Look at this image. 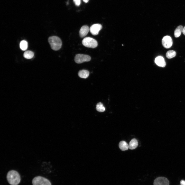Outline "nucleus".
Here are the masks:
<instances>
[{
	"mask_svg": "<svg viewBox=\"0 0 185 185\" xmlns=\"http://www.w3.org/2000/svg\"><path fill=\"white\" fill-rule=\"evenodd\" d=\"M6 179L8 183L11 185H17L21 181V177L19 173L14 170L9 171L6 175Z\"/></svg>",
	"mask_w": 185,
	"mask_h": 185,
	"instance_id": "obj_1",
	"label": "nucleus"
},
{
	"mask_svg": "<svg viewBox=\"0 0 185 185\" xmlns=\"http://www.w3.org/2000/svg\"><path fill=\"white\" fill-rule=\"evenodd\" d=\"M48 41L51 49L57 51L61 48L62 42L60 39L56 36H50L48 39Z\"/></svg>",
	"mask_w": 185,
	"mask_h": 185,
	"instance_id": "obj_2",
	"label": "nucleus"
},
{
	"mask_svg": "<svg viewBox=\"0 0 185 185\" xmlns=\"http://www.w3.org/2000/svg\"><path fill=\"white\" fill-rule=\"evenodd\" d=\"M33 185H51L50 181L43 177L38 176L34 177L32 180Z\"/></svg>",
	"mask_w": 185,
	"mask_h": 185,
	"instance_id": "obj_3",
	"label": "nucleus"
},
{
	"mask_svg": "<svg viewBox=\"0 0 185 185\" xmlns=\"http://www.w3.org/2000/svg\"><path fill=\"white\" fill-rule=\"evenodd\" d=\"M82 44L85 47L89 48H94L98 45V43L95 39L90 37L84 38L82 41Z\"/></svg>",
	"mask_w": 185,
	"mask_h": 185,
	"instance_id": "obj_4",
	"label": "nucleus"
},
{
	"mask_svg": "<svg viewBox=\"0 0 185 185\" xmlns=\"http://www.w3.org/2000/svg\"><path fill=\"white\" fill-rule=\"evenodd\" d=\"M91 57L89 55L82 54H77L75 55L74 60L77 63H81L85 62L90 61Z\"/></svg>",
	"mask_w": 185,
	"mask_h": 185,
	"instance_id": "obj_5",
	"label": "nucleus"
},
{
	"mask_svg": "<svg viewBox=\"0 0 185 185\" xmlns=\"http://www.w3.org/2000/svg\"><path fill=\"white\" fill-rule=\"evenodd\" d=\"M162 43L163 46L164 48L169 49L172 46L173 41L171 37L167 35L163 38L162 40Z\"/></svg>",
	"mask_w": 185,
	"mask_h": 185,
	"instance_id": "obj_6",
	"label": "nucleus"
},
{
	"mask_svg": "<svg viewBox=\"0 0 185 185\" xmlns=\"http://www.w3.org/2000/svg\"><path fill=\"white\" fill-rule=\"evenodd\" d=\"M154 185H169V182L168 180L164 177H159L156 178L154 180Z\"/></svg>",
	"mask_w": 185,
	"mask_h": 185,
	"instance_id": "obj_7",
	"label": "nucleus"
},
{
	"mask_svg": "<svg viewBox=\"0 0 185 185\" xmlns=\"http://www.w3.org/2000/svg\"><path fill=\"white\" fill-rule=\"evenodd\" d=\"M102 28V26L99 24H96L92 25L89 28L90 33L93 35H97L99 31Z\"/></svg>",
	"mask_w": 185,
	"mask_h": 185,
	"instance_id": "obj_8",
	"label": "nucleus"
},
{
	"mask_svg": "<svg viewBox=\"0 0 185 185\" xmlns=\"http://www.w3.org/2000/svg\"><path fill=\"white\" fill-rule=\"evenodd\" d=\"M155 62L158 66L162 67H164L166 65L164 58L161 56H159L156 57Z\"/></svg>",
	"mask_w": 185,
	"mask_h": 185,
	"instance_id": "obj_9",
	"label": "nucleus"
},
{
	"mask_svg": "<svg viewBox=\"0 0 185 185\" xmlns=\"http://www.w3.org/2000/svg\"><path fill=\"white\" fill-rule=\"evenodd\" d=\"M89 29V27L86 25L83 26L80 29L79 32L80 36L81 38L85 36L88 33Z\"/></svg>",
	"mask_w": 185,
	"mask_h": 185,
	"instance_id": "obj_10",
	"label": "nucleus"
},
{
	"mask_svg": "<svg viewBox=\"0 0 185 185\" xmlns=\"http://www.w3.org/2000/svg\"><path fill=\"white\" fill-rule=\"evenodd\" d=\"M138 145L137 140L135 138H133L130 142L128 144L129 148L131 150L134 149L137 147Z\"/></svg>",
	"mask_w": 185,
	"mask_h": 185,
	"instance_id": "obj_11",
	"label": "nucleus"
},
{
	"mask_svg": "<svg viewBox=\"0 0 185 185\" xmlns=\"http://www.w3.org/2000/svg\"><path fill=\"white\" fill-rule=\"evenodd\" d=\"M89 73L88 71L86 70H82L78 72V75L81 78H86L88 77Z\"/></svg>",
	"mask_w": 185,
	"mask_h": 185,
	"instance_id": "obj_12",
	"label": "nucleus"
},
{
	"mask_svg": "<svg viewBox=\"0 0 185 185\" xmlns=\"http://www.w3.org/2000/svg\"><path fill=\"white\" fill-rule=\"evenodd\" d=\"M119 146L121 150L123 151L126 150L129 148L128 145L124 141H121L119 143Z\"/></svg>",
	"mask_w": 185,
	"mask_h": 185,
	"instance_id": "obj_13",
	"label": "nucleus"
},
{
	"mask_svg": "<svg viewBox=\"0 0 185 185\" xmlns=\"http://www.w3.org/2000/svg\"><path fill=\"white\" fill-rule=\"evenodd\" d=\"M183 28L182 25L178 26L175 29L174 31V36L175 38L179 37L181 34Z\"/></svg>",
	"mask_w": 185,
	"mask_h": 185,
	"instance_id": "obj_14",
	"label": "nucleus"
},
{
	"mask_svg": "<svg viewBox=\"0 0 185 185\" xmlns=\"http://www.w3.org/2000/svg\"><path fill=\"white\" fill-rule=\"evenodd\" d=\"M23 55L25 58L27 59H31L33 57L34 53L31 51H27L24 53Z\"/></svg>",
	"mask_w": 185,
	"mask_h": 185,
	"instance_id": "obj_15",
	"label": "nucleus"
},
{
	"mask_svg": "<svg viewBox=\"0 0 185 185\" xmlns=\"http://www.w3.org/2000/svg\"><path fill=\"white\" fill-rule=\"evenodd\" d=\"M20 49L23 51L25 50L28 47V43L27 41L23 40L20 42Z\"/></svg>",
	"mask_w": 185,
	"mask_h": 185,
	"instance_id": "obj_16",
	"label": "nucleus"
},
{
	"mask_svg": "<svg viewBox=\"0 0 185 185\" xmlns=\"http://www.w3.org/2000/svg\"><path fill=\"white\" fill-rule=\"evenodd\" d=\"M176 52L173 50L168 51L166 54V57L169 59H170L175 57L176 55Z\"/></svg>",
	"mask_w": 185,
	"mask_h": 185,
	"instance_id": "obj_17",
	"label": "nucleus"
},
{
	"mask_svg": "<svg viewBox=\"0 0 185 185\" xmlns=\"http://www.w3.org/2000/svg\"><path fill=\"white\" fill-rule=\"evenodd\" d=\"M96 110L100 112H103L105 110V107L103 104L101 102L98 103L96 105Z\"/></svg>",
	"mask_w": 185,
	"mask_h": 185,
	"instance_id": "obj_18",
	"label": "nucleus"
},
{
	"mask_svg": "<svg viewBox=\"0 0 185 185\" xmlns=\"http://www.w3.org/2000/svg\"><path fill=\"white\" fill-rule=\"evenodd\" d=\"M73 1L75 5L77 6H79L81 3V0H73Z\"/></svg>",
	"mask_w": 185,
	"mask_h": 185,
	"instance_id": "obj_19",
	"label": "nucleus"
},
{
	"mask_svg": "<svg viewBox=\"0 0 185 185\" xmlns=\"http://www.w3.org/2000/svg\"><path fill=\"white\" fill-rule=\"evenodd\" d=\"M181 185H185V181L181 180L180 182Z\"/></svg>",
	"mask_w": 185,
	"mask_h": 185,
	"instance_id": "obj_20",
	"label": "nucleus"
},
{
	"mask_svg": "<svg viewBox=\"0 0 185 185\" xmlns=\"http://www.w3.org/2000/svg\"><path fill=\"white\" fill-rule=\"evenodd\" d=\"M182 32L183 34L185 35V26L183 27Z\"/></svg>",
	"mask_w": 185,
	"mask_h": 185,
	"instance_id": "obj_21",
	"label": "nucleus"
},
{
	"mask_svg": "<svg viewBox=\"0 0 185 185\" xmlns=\"http://www.w3.org/2000/svg\"><path fill=\"white\" fill-rule=\"evenodd\" d=\"M89 0H83V1L85 3H87Z\"/></svg>",
	"mask_w": 185,
	"mask_h": 185,
	"instance_id": "obj_22",
	"label": "nucleus"
}]
</instances>
